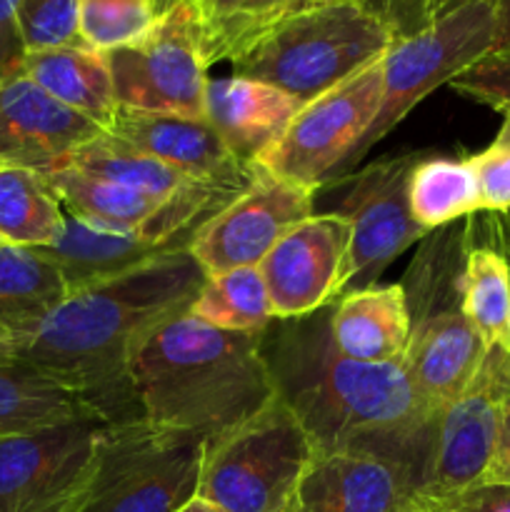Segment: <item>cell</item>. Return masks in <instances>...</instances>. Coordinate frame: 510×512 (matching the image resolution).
Returning a JSON list of instances; mask_svg holds the SVG:
<instances>
[{
  "label": "cell",
  "instance_id": "obj_1",
  "mask_svg": "<svg viewBox=\"0 0 510 512\" xmlns=\"http://www.w3.org/2000/svg\"><path fill=\"white\" fill-rule=\"evenodd\" d=\"M260 350L275 398L300 420L315 455H378L400 465L420 490L435 415L403 363L368 365L340 355L330 335V305L273 320L260 333Z\"/></svg>",
  "mask_w": 510,
  "mask_h": 512
},
{
  "label": "cell",
  "instance_id": "obj_2",
  "mask_svg": "<svg viewBox=\"0 0 510 512\" xmlns=\"http://www.w3.org/2000/svg\"><path fill=\"white\" fill-rule=\"evenodd\" d=\"M188 248L70 293L33 330L15 335L10 360L88 395L108 423H138L128 365L145 335L185 313L205 283Z\"/></svg>",
  "mask_w": 510,
  "mask_h": 512
},
{
  "label": "cell",
  "instance_id": "obj_3",
  "mask_svg": "<svg viewBox=\"0 0 510 512\" xmlns=\"http://www.w3.org/2000/svg\"><path fill=\"white\" fill-rule=\"evenodd\" d=\"M138 423L210 440L275 400L260 333H230L185 313L150 330L128 365Z\"/></svg>",
  "mask_w": 510,
  "mask_h": 512
},
{
  "label": "cell",
  "instance_id": "obj_4",
  "mask_svg": "<svg viewBox=\"0 0 510 512\" xmlns=\"http://www.w3.org/2000/svg\"><path fill=\"white\" fill-rule=\"evenodd\" d=\"M398 35L393 20L365 0H325L265 28L228 63L233 75L305 105L383 58Z\"/></svg>",
  "mask_w": 510,
  "mask_h": 512
},
{
  "label": "cell",
  "instance_id": "obj_5",
  "mask_svg": "<svg viewBox=\"0 0 510 512\" xmlns=\"http://www.w3.org/2000/svg\"><path fill=\"white\" fill-rule=\"evenodd\" d=\"M498 13L495 0H460L395 38L383 55V103L365 138L340 165L335 178H348L378 140H383L415 105L440 85L478 63L495 48ZM333 178V180H335Z\"/></svg>",
  "mask_w": 510,
  "mask_h": 512
},
{
  "label": "cell",
  "instance_id": "obj_6",
  "mask_svg": "<svg viewBox=\"0 0 510 512\" xmlns=\"http://www.w3.org/2000/svg\"><path fill=\"white\" fill-rule=\"evenodd\" d=\"M313 460V440L275 398L205 443L195 498L225 512H280Z\"/></svg>",
  "mask_w": 510,
  "mask_h": 512
},
{
  "label": "cell",
  "instance_id": "obj_7",
  "mask_svg": "<svg viewBox=\"0 0 510 512\" xmlns=\"http://www.w3.org/2000/svg\"><path fill=\"white\" fill-rule=\"evenodd\" d=\"M205 443L143 423L113 425L80 512H178L195 498Z\"/></svg>",
  "mask_w": 510,
  "mask_h": 512
},
{
  "label": "cell",
  "instance_id": "obj_8",
  "mask_svg": "<svg viewBox=\"0 0 510 512\" xmlns=\"http://www.w3.org/2000/svg\"><path fill=\"white\" fill-rule=\"evenodd\" d=\"M113 425L68 420L0 438V512H80Z\"/></svg>",
  "mask_w": 510,
  "mask_h": 512
},
{
  "label": "cell",
  "instance_id": "obj_9",
  "mask_svg": "<svg viewBox=\"0 0 510 512\" xmlns=\"http://www.w3.org/2000/svg\"><path fill=\"white\" fill-rule=\"evenodd\" d=\"M103 55L120 108L205 118L210 78L190 3H173L148 35Z\"/></svg>",
  "mask_w": 510,
  "mask_h": 512
},
{
  "label": "cell",
  "instance_id": "obj_10",
  "mask_svg": "<svg viewBox=\"0 0 510 512\" xmlns=\"http://www.w3.org/2000/svg\"><path fill=\"white\" fill-rule=\"evenodd\" d=\"M383 103V58L305 103L255 168L303 188L333 183Z\"/></svg>",
  "mask_w": 510,
  "mask_h": 512
},
{
  "label": "cell",
  "instance_id": "obj_11",
  "mask_svg": "<svg viewBox=\"0 0 510 512\" xmlns=\"http://www.w3.org/2000/svg\"><path fill=\"white\" fill-rule=\"evenodd\" d=\"M415 160L418 155H395L370 163L353 175L350 190L333 210L350 225L340 295L375 285L403 250L428 235L415 223L408 205V178Z\"/></svg>",
  "mask_w": 510,
  "mask_h": 512
},
{
  "label": "cell",
  "instance_id": "obj_12",
  "mask_svg": "<svg viewBox=\"0 0 510 512\" xmlns=\"http://www.w3.org/2000/svg\"><path fill=\"white\" fill-rule=\"evenodd\" d=\"M315 193L255 168L253 183L195 230L190 255L205 275L258 268L290 228L313 215Z\"/></svg>",
  "mask_w": 510,
  "mask_h": 512
},
{
  "label": "cell",
  "instance_id": "obj_13",
  "mask_svg": "<svg viewBox=\"0 0 510 512\" xmlns=\"http://www.w3.org/2000/svg\"><path fill=\"white\" fill-rule=\"evenodd\" d=\"M350 225L338 213L310 215L290 228L258 270L275 320H293L323 310L343 290Z\"/></svg>",
  "mask_w": 510,
  "mask_h": 512
},
{
  "label": "cell",
  "instance_id": "obj_14",
  "mask_svg": "<svg viewBox=\"0 0 510 512\" xmlns=\"http://www.w3.org/2000/svg\"><path fill=\"white\" fill-rule=\"evenodd\" d=\"M500 403L503 395L483 365L468 393L435 413L415 498H440L483 483L498 443Z\"/></svg>",
  "mask_w": 510,
  "mask_h": 512
},
{
  "label": "cell",
  "instance_id": "obj_15",
  "mask_svg": "<svg viewBox=\"0 0 510 512\" xmlns=\"http://www.w3.org/2000/svg\"><path fill=\"white\" fill-rule=\"evenodd\" d=\"M100 133L20 70L0 75V168L48 173Z\"/></svg>",
  "mask_w": 510,
  "mask_h": 512
},
{
  "label": "cell",
  "instance_id": "obj_16",
  "mask_svg": "<svg viewBox=\"0 0 510 512\" xmlns=\"http://www.w3.org/2000/svg\"><path fill=\"white\" fill-rule=\"evenodd\" d=\"M105 133L125 140L140 153L200 183L230 190L235 195L243 193L255 178V168L240 165L205 118L120 108Z\"/></svg>",
  "mask_w": 510,
  "mask_h": 512
},
{
  "label": "cell",
  "instance_id": "obj_17",
  "mask_svg": "<svg viewBox=\"0 0 510 512\" xmlns=\"http://www.w3.org/2000/svg\"><path fill=\"white\" fill-rule=\"evenodd\" d=\"M415 315L418 320H413L403 365L418 398L435 415L468 393L483 373L490 348L468 323L460 303L423 310L410 318Z\"/></svg>",
  "mask_w": 510,
  "mask_h": 512
},
{
  "label": "cell",
  "instance_id": "obj_18",
  "mask_svg": "<svg viewBox=\"0 0 510 512\" xmlns=\"http://www.w3.org/2000/svg\"><path fill=\"white\" fill-rule=\"evenodd\" d=\"M400 465L370 453H318L280 512H398L415 498Z\"/></svg>",
  "mask_w": 510,
  "mask_h": 512
},
{
  "label": "cell",
  "instance_id": "obj_19",
  "mask_svg": "<svg viewBox=\"0 0 510 512\" xmlns=\"http://www.w3.org/2000/svg\"><path fill=\"white\" fill-rule=\"evenodd\" d=\"M300 108L283 90L240 75L208 80L205 93V120L245 168H255L260 155L283 138Z\"/></svg>",
  "mask_w": 510,
  "mask_h": 512
},
{
  "label": "cell",
  "instance_id": "obj_20",
  "mask_svg": "<svg viewBox=\"0 0 510 512\" xmlns=\"http://www.w3.org/2000/svg\"><path fill=\"white\" fill-rule=\"evenodd\" d=\"M413 333L403 285H370L330 305V335L340 355L368 365L403 363Z\"/></svg>",
  "mask_w": 510,
  "mask_h": 512
},
{
  "label": "cell",
  "instance_id": "obj_21",
  "mask_svg": "<svg viewBox=\"0 0 510 512\" xmlns=\"http://www.w3.org/2000/svg\"><path fill=\"white\" fill-rule=\"evenodd\" d=\"M190 240L193 238H188V235L155 240L143 238V235L105 233V230L90 228V225L68 215L58 243L40 250L58 265L70 295L95 283H103V280L118 278V275L140 268V265L160 258V255L190 248Z\"/></svg>",
  "mask_w": 510,
  "mask_h": 512
},
{
  "label": "cell",
  "instance_id": "obj_22",
  "mask_svg": "<svg viewBox=\"0 0 510 512\" xmlns=\"http://www.w3.org/2000/svg\"><path fill=\"white\" fill-rule=\"evenodd\" d=\"M20 73L28 75L65 108L93 120L103 130L113 125L115 113L120 110L105 55L88 45L25 53Z\"/></svg>",
  "mask_w": 510,
  "mask_h": 512
},
{
  "label": "cell",
  "instance_id": "obj_23",
  "mask_svg": "<svg viewBox=\"0 0 510 512\" xmlns=\"http://www.w3.org/2000/svg\"><path fill=\"white\" fill-rule=\"evenodd\" d=\"M105 420L88 395L15 360H0V438L68 420Z\"/></svg>",
  "mask_w": 510,
  "mask_h": 512
},
{
  "label": "cell",
  "instance_id": "obj_24",
  "mask_svg": "<svg viewBox=\"0 0 510 512\" xmlns=\"http://www.w3.org/2000/svg\"><path fill=\"white\" fill-rule=\"evenodd\" d=\"M65 163L83 170V173L95 175V178L110 180V183L138 190V193L158 200H180L198 193H223L235 198V193H230V190L200 183V180L140 153L138 148L110 133H100L98 138L75 150Z\"/></svg>",
  "mask_w": 510,
  "mask_h": 512
},
{
  "label": "cell",
  "instance_id": "obj_25",
  "mask_svg": "<svg viewBox=\"0 0 510 512\" xmlns=\"http://www.w3.org/2000/svg\"><path fill=\"white\" fill-rule=\"evenodd\" d=\"M65 298L68 285L43 250L0 238V328L28 333Z\"/></svg>",
  "mask_w": 510,
  "mask_h": 512
},
{
  "label": "cell",
  "instance_id": "obj_26",
  "mask_svg": "<svg viewBox=\"0 0 510 512\" xmlns=\"http://www.w3.org/2000/svg\"><path fill=\"white\" fill-rule=\"evenodd\" d=\"M63 203L43 173L0 168V238L28 248H50L65 230Z\"/></svg>",
  "mask_w": 510,
  "mask_h": 512
},
{
  "label": "cell",
  "instance_id": "obj_27",
  "mask_svg": "<svg viewBox=\"0 0 510 512\" xmlns=\"http://www.w3.org/2000/svg\"><path fill=\"white\" fill-rule=\"evenodd\" d=\"M408 205L423 230L480 213V193L468 158H418L408 178Z\"/></svg>",
  "mask_w": 510,
  "mask_h": 512
},
{
  "label": "cell",
  "instance_id": "obj_28",
  "mask_svg": "<svg viewBox=\"0 0 510 512\" xmlns=\"http://www.w3.org/2000/svg\"><path fill=\"white\" fill-rule=\"evenodd\" d=\"M188 313L230 333H263L273 323L268 290L258 268H235L205 278Z\"/></svg>",
  "mask_w": 510,
  "mask_h": 512
},
{
  "label": "cell",
  "instance_id": "obj_29",
  "mask_svg": "<svg viewBox=\"0 0 510 512\" xmlns=\"http://www.w3.org/2000/svg\"><path fill=\"white\" fill-rule=\"evenodd\" d=\"M458 295L460 310L488 343V348L503 343L510 308L508 258L490 245L470 248L460 270Z\"/></svg>",
  "mask_w": 510,
  "mask_h": 512
},
{
  "label": "cell",
  "instance_id": "obj_30",
  "mask_svg": "<svg viewBox=\"0 0 510 512\" xmlns=\"http://www.w3.org/2000/svg\"><path fill=\"white\" fill-rule=\"evenodd\" d=\"M158 18L160 0H80V38L108 53L148 35Z\"/></svg>",
  "mask_w": 510,
  "mask_h": 512
},
{
  "label": "cell",
  "instance_id": "obj_31",
  "mask_svg": "<svg viewBox=\"0 0 510 512\" xmlns=\"http://www.w3.org/2000/svg\"><path fill=\"white\" fill-rule=\"evenodd\" d=\"M18 35L23 53L85 45L80 38V0H20Z\"/></svg>",
  "mask_w": 510,
  "mask_h": 512
},
{
  "label": "cell",
  "instance_id": "obj_32",
  "mask_svg": "<svg viewBox=\"0 0 510 512\" xmlns=\"http://www.w3.org/2000/svg\"><path fill=\"white\" fill-rule=\"evenodd\" d=\"M318 3H325V0H250V3L230 20L228 28L213 40V45L205 50V65L210 68V65L220 63V60H230V55L238 53L248 40H253L255 35L263 33L265 28L275 25L278 20L288 18V15L313 8V5Z\"/></svg>",
  "mask_w": 510,
  "mask_h": 512
},
{
  "label": "cell",
  "instance_id": "obj_33",
  "mask_svg": "<svg viewBox=\"0 0 510 512\" xmlns=\"http://www.w3.org/2000/svg\"><path fill=\"white\" fill-rule=\"evenodd\" d=\"M480 193V213L510 210V110H503V125L493 143L468 158Z\"/></svg>",
  "mask_w": 510,
  "mask_h": 512
},
{
  "label": "cell",
  "instance_id": "obj_34",
  "mask_svg": "<svg viewBox=\"0 0 510 512\" xmlns=\"http://www.w3.org/2000/svg\"><path fill=\"white\" fill-rule=\"evenodd\" d=\"M450 88L500 113L510 110V45L490 50L485 58L450 80Z\"/></svg>",
  "mask_w": 510,
  "mask_h": 512
},
{
  "label": "cell",
  "instance_id": "obj_35",
  "mask_svg": "<svg viewBox=\"0 0 510 512\" xmlns=\"http://www.w3.org/2000/svg\"><path fill=\"white\" fill-rule=\"evenodd\" d=\"M420 512H510V485L478 483L440 498H415Z\"/></svg>",
  "mask_w": 510,
  "mask_h": 512
},
{
  "label": "cell",
  "instance_id": "obj_36",
  "mask_svg": "<svg viewBox=\"0 0 510 512\" xmlns=\"http://www.w3.org/2000/svg\"><path fill=\"white\" fill-rule=\"evenodd\" d=\"M248 3L250 0H200L198 5H193L195 15H198L200 50L203 53Z\"/></svg>",
  "mask_w": 510,
  "mask_h": 512
},
{
  "label": "cell",
  "instance_id": "obj_37",
  "mask_svg": "<svg viewBox=\"0 0 510 512\" xmlns=\"http://www.w3.org/2000/svg\"><path fill=\"white\" fill-rule=\"evenodd\" d=\"M18 5L20 0H0V75L20 70L23 45L18 35Z\"/></svg>",
  "mask_w": 510,
  "mask_h": 512
},
{
  "label": "cell",
  "instance_id": "obj_38",
  "mask_svg": "<svg viewBox=\"0 0 510 512\" xmlns=\"http://www.w3.org/2000/svg\"><path fill=\"white\" fill-rule=\"evenodd\" d=\"M483 483H503L510 485V395H505L500 403V425L498 443H495L493 463Z\"/></svg>",
  "mask_w": 510,
  "mask_h": 512
},
{
  "label": "cell",
  "instance_id": "obj_39",
  "mask_svg": "<svg viewBox=\"0 0 510 512\" xmlns=\"http://www.w3.org/2000/svg\"><path fill=\"white\" fill-rule=\"evenodd\" d=\"M485 370H488L490 380H493L495 388L500 390V395H510V353L503 348H490L488 360H485Z\"/></svg>",
  "mask_w": 510,
  "mask_h": 512
},
{
  "label": "cell",
  "instance_id": "obj_40",
  "mask_svg": "<svg viewBox=\"0 0 510 512\" xmlns=\"http://www.w3.org/2000/svg\"><path fill=\"white\" fill-rule=\"evenodd\" d=\"M495 13H498V40H495V48H500V45H510V0H495Z\"/></svg>",
  "mask_w": 510,
  "mask_h": 512
},
{
  "label": "cell",
  "instance_id": "obj_41",
  "mask_svg": "<svg viewBox=\"0 0 510 512\" xmlns=\"http://www.w3.org/2000/svg\"><path fill=\"white\" fill-rule=\"evenodd\" d=\"M178 512H225V510H220L218 505H213V503H208V500H200V498H190L188 503L183 505V508H180Z\"/></svg>",
  "mask_w": 510,
  "mask_h": 512
},
{
  "label": "cell",
  "instance_id": "obj_42",
  "mask_svg": "<svg viewBox=\"0 0 510 512\" xmlns=\"http://www.w3.org/2000/svg\"><path fill=\"white\" fill-rule=\"evenodd\" d=\"M13 340L15 335L10 330L0 328V360H10V353H13Z\"/></svg>",
  "mask_w": 510,
  "mask_h": 512
},
{
  "label": "cell",
  "instance_id": "obj_43",
  "mask_svg": "<svg viewBox=\"0 0 510 512\" xmlns=\"http://www.w3.org/2000/svg\"><path fill=\"white\" fill-rule=\"evenodd\" d=\"M440 3H443V0H418L420 15H423V23H428V20L433 18L435 13H438Z\"/></svg>",
  "mask_w": 510,
  "mask_h": 512
},
{
  "label": "cell",
  "instance_id": "obj_44",
  "mask_svg": "<svg viewBox=\"0 0 510 512\" xmlns=\"http://www.w3.org/2000/svg\"><path fill=\"white\" fill-rule=\"evenodd\" d=\"M498 348L508 350L510 353V308H508V325H505V335H503V343L498 345Z\"/></svg>",
  "mask_w": 510,
  "mask_h": 512
},
{
  "label": "cell",
  "instance_id": "obj_45",
  "mask_svg": "<svg viewBox=\"0 0 510 512\" xmlns=\"http://www.w3.org/2000/svg\"><path fill=\"white\" fill-rule=\"evenodd\" d=\"M173 3H190V5H198L200 0H163V10H165V8H170V5H173Z\"/></svg>",
  "mask_w": 510,
  "mask_h": 512
},
{
  "label": "cell",
  "instance_id": "obj_46",
  "mask_svg": "<svg viewBox=\"0 0 510 512\" xmlns=\"http://www.w3.org/2000/svg\"><path fill=\"white\" fill-rule=\"evenodd\" d=\"M398 512H420V510H418V505H415V498H413V503H408L405 508H400Z\"/></svg>",
  "mask_w": 510,
  "mask_h": 512
},
{
  "label": "cell",
  "instance_id": "obj_47",
  "mask_svg": "<svg viewBox=\"0 0 510 512\" xmlns=\"http://www.w3.org/2000/svg\"><path fill=\"white\" fill-rule=\"evenodd\" d=\"M455 3H460V0H443V3H440V8H438V13H440V10L450 8V5H455ZM438 13H435V15H438Z\"/></svg>",
  "mask_w": 510,
  "mask_h": 512
},
{
  "label": "cell",
  "instance_id": "obj_48",
  "mask_svg": "<svg viewBox=\"0 0 510 512\" xmlns=\"http://www.w3.org/2000/svg\"><path fill=\"white\" fill-rule=\"evenodd\" d=\"M160 13H163V0H160Z\"/></svg>",
  "mask_w": 510,
  "mask_h": 512
}]
</instances>
